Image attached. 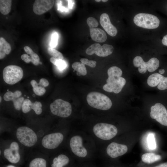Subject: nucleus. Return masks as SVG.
<instances>
[{
	"label": "nucleus",
	"instance_id": "nucleus-35",
	"mask_svg": "<svg viewBox=\"0 0 167 167\" xmlns=\"http://www.w3.org/2000/svg\"><path fill=\"white\" fill-rule=\"evenodd\" d=\"M58 35L57 32L54 33L51 36L50 45L51 48L55 47L58 44Z\"/></svg>",
	"mask_w": 167,
	"mask_h": 167
},
{
	"label": "nucleus",
	"instance_id": "nucleus-24",
	"mask_svg": "<svg viewBox=\"0 0 167 167\" xmlns=\"http://www.w3.org/2000/svg\"><path fill=\"white\" fill-rule=\"evenodd\" d=\"M30 83L33 87L34 92L38 96H42L46 92L45 88L39 85L38 84L35 80H32L30 82Z\"/></svg>",
	"mask_w": 167,
	"mask_h": 167
},
{
	"label": "nucleus",
	"instance_id": "nucleus-7",
	"mask_svg": "<svg viewBox=\"0 0 167 167\" xmlns=\"http://www.w3.org/2000/svg\"><path fill=\"white\" fill-rule=\"evenodd\" d=\"M23 76V71L20 67L15 65L6 66L3 71V77L4 81L9 84H15L19 81Z\"/></svg>",
	"mask_w": 167,
	"mask_h": 167
},
{
	"label": "nucleus",
	"instance_id": "nucleus-33",
	"mask_svg": "<svg viewBox=\"0 0 167 167\" xmlns=\"http://www.w3.org/2000/svg\"><path fill=\"white\" fill-rule=\"evenodd\" d=\"M87 23L89 28H96L98 25V23L94 18L89 17L87 19Z\"/></svg>",
	"mask_w": 167,
	"mask_h": 167
},
{
	"label": "nucleus",
	"instance_id": "nucleus-45",
	"mask_svg": "<svg viewBox=\"0 0 167 167\" xmlns=\"http://www.w3.org/2000/svg\"><path fill=\"white\" fill-rule=\"evenodd\" d=\"M0 102H1V100H2V97H1V96H0Z\"/></svg>",
	"mask_w": 167,
	"mask_h": 167
},
{
	"label": "nucleus",
	"instance_id": "nucleus-29",
	"mask_svg": "<svg viewBox=\"0 0 167 167\" xmlns=\"http://www.w3.org/2000/svg\"><path fill=\"white\" fill-rule=\"evenodd\" d=\"M48 52L50 55L56 58L62 60L64 58L61 52L53 48H49Z\"/></svg>",
	"mask_w": 167,
	"mask_h": 167
},
{
	"label": "nucleus",
	"instance_id": "nucleus-12",
	"mask_svg": "<svg viewBox=\"0 0 167 167\" xmlns=\"http://www.w3.org/2000/svg\"><path fill=\"white\" fill-rule=\"evenodd\" d=\"M164 74L155 73L151 75L147 79V84L151 87L157 86V89L161 91L167 90V76L164 75Z\"/></svg>",
	"mask_w": 167,
	"mask_h": 167
},
{
	"label": "nucleus",
	"instance_id": "nucleus-40",
	"mask_svg": "<svg viewBox=\"0 0 167 167\" xmlns=\"http://www.w3.org/2000/svg\"><path fill=\"white\" fill-rule=\"evenodd\" d=\"M165 70L164 69L161 68L158 71V73L161 74H163L165 72Z\"/></svg>",
	"mask_w": 167,
	"mask_h": 167
},
{
	"label": "nucleus",
	"instance_id": "nucleus-10",
	"mask_svg": "<svg viewBox=\"0 0 167 167\" xmlns=\"http://www.w3.org/2000/svg\"><path fill=\"white\" fill-rule=\"evenodd\" d=\"M150 116L161 125L167 126V109L162 103H157L151 107Z\"/></svg>",
	"mask_w": 167,
	"mask_h": 167
},
{
	"label": "nucleus",
	"instance_id": "nucleus-26",
	"mask_svg": "<svg viewBox=\"0 0 167 167\" xmlns=\"http://www.w3.org/2000/svg\"><path fill=\"white\" fill-rule=\"evenodd\" d=\"M50 61L53 64L56 66L60 70H64L67 66L66 62L62 59H57L52 57L50 58Z\"/></svg>",
	"mask_w": 167,
	"mask_h": 167
},
{
	"label": "nucleus",
	"instance_id": "nucleus-14",
	"mask_svg": "<svg viewBox=\"0 0 167 167\" xmlns=\"http://www.w3.org/2000/svg\"><path fill=\"white\" fill-rule=\"evenodd\" d=\"M5 158L10 162L15 164L19 162L20 156L19 152V145L15 142H12L9 148L4 151Z\"/></svg>",
	"mask_w": 167,
	"mask_h": 167
},
{
	"label": "nucleus",
	"instance_id": "nucleus-18",
	"mask_svg": "<svg viewBox=\"0 0 167 167\" xmlns=\"http://www.w3.org/2000/svg\"><path fill=\"white\" fill-rule=\"evenodd\" d=\"M90 31L92 39L95 41L102 43L105 41L107 39L105 32L100 28H90Z\"/></svg>",
	"mask_w": 167,
	"mask_h": 167
},
{
	"label": "nucleus",
	"instance_id": "nucleus-3",
	"mask_svg": "<svg viewBox=\"0 0 167 167\" xmlns=\"http://www.w3.org/2000/svg\"><path fill=\"white\" fill-rule=\"evenodd\" d=\"M86 99L88 103L91 107L101 110H108L112 105V102L108 96L97 92L89 93Z\"/></svg>",
	"mask_w": 167,
	"mask_h": 167
},
{
	"label": "nucleus",
	"instance_id": "nucleus-39",
	"mask_svg": "<svg viewBox=\"0 0 167 167\" xmlns=\"http://www.w3.org/2000/svg\"><path fill=\"white\" fill-rule=\"evenodd\" d=\"M162 42L163 45L167 46V34L163 37L162 40Z\"/></svg>",
	"mask_w": 167,
	"mask_h": 167
},
{
	"label": "nucleus",
	"instance_id": "nucleus-34",
	"mask_svg": "<svg viewBox=\"0 0 167 167\" xmlns=\"http://www.w3.org/2000/svg\"><path fill=\"white\" fill-rule=\"evenodd\" d=\"M16 97L14 92L10 91H8L6 92L3 96L4 99L6 101H13Z\"/></svg>",
	"mask_w": 167,
	"mask_h": 167
},
{
	"label": "nucleus",
	"instance_id": "nucleus-41",
	"mask_svg": "<svg viewBox=\"0 0 167 167\" xmlns=\"http://www.w3.org/2000/svg\"><path fill=\"white\" fill-rule=\"evenodd\" d=\"M105 167H120L118 165H110L106 166Z\"/></svg>",
	"mask_w": 167,
	"mask_h": 167
},
{
	"label": "nucleus",
	"instance_id": "nucleus-31",
	"mask_svg": "<svg viewBox=\"0 0 167 167\" xmlns=\"http://www.w3.org/2000/svg\"><path fill=\"white\" fill-rule=\"evenodd\" d=\"M73 167H98L90 161H86L75 163Z\"/></svg>",
	"mask_w": 167,
	"mask_h": 167
},
{
	"label": "nucleus",
	"instance_id": "nucleus-43",
	"mask_svg": "<svg viewBox=\"0 0 167 167\" xmlns=\"http://www.w3.org/2000/svg\"><path fill=\"white\" fill-rule=\"evenodd\" d=\"M108 0H102V1L103 2H106L107 1H108Z\"/></svg>",
	"mask_w": 167,
	"mask_h": 167
},
{
	"label": "nucleus",
	"instance_id": "nucleus-22",
	"mask_svg": "<svg viewBox=\"0 0 167 167\" xmlns=\"http://www.w3.org/2000/svg\"><path fill=\"white\" fill-rule=\"evenodd\" d=\"M12 1L11 0H0V12L4 15L9 13L11 10Z\"/></svg>",
	"mask_w": 167,
	"mask_h": 167
},
{
	"label": "nucleus",
	"instance_id": "nucleus-5",
	"mask_svg": "<svg viewBox=\"0 0 167 167\" xmlns=\"http://www.w3.org/2000/svg\"><path fill=\"white\" fill-rule=\"evenodd\" d=\"M16 136L21 144L28 147L34 146L38 139L37 135L33 130L25 126L20 127L17 129Z\"/></svg>",
	"mask_w": 167,
	"mask_h": 167
},
{
	"label": "nucleus",
	"instance_id": "nucleus-16",
	"mask_svg": "<svg viewBox=\"0 0 167 167\" xmlns=\"http://www.w3.org/2000/svg\"><path fill=\"white\" fill-rule=\"evenodd\" d=\"M54 1L53 0H35L33 10L36 14L41 15L51 9L53 6Z\"/></svg>",
	"mask_w": 167,
	"mask_h": 167
},
{
	"label": "nucleus",
	"instance_id": "nucleus-6",
	"mask_svg": "<svg viewBox=\"0 0 167 167\" xmlns=\"http://www.w3.org/2000/svg\"><path fill=\"white\" fill-rule=\"evenodd\" d=\"M50 109L53 114L63 118L69 117L72 112L70 103L60 99H56L51 104Z\"/></svg>",
	"mask_w": 167,
	"mask_h": 167
},
{
	"label": "nucleus",
	"instance_id": "nucleus-8",
	"mask_svg": "<svg viewBox=\"0 0 167 167\" xmlns=\"http://www.w3.org/2000/svg\"><path fill=\"white\" fill-rule=\"evenodd\" d=\"M133 64L135 67H138V71L140 73L144 74L147 70L150 72L156 70L159 67L160 61L157 58H152L146 62L141 57L138 56L133 59Z\"/></svg>",
	"mask_w": 167,
	"mask_h": 167
},
{
	"label": "nucleus",
	"instance_id": "nucleus-27",
	"mask_svg": "<svg viewBox=\"0 0 167 167\" xmlns=\"http://www.w3.org/2000/svg\"><path fill=\"white\" fill-rule=\"evenodd\" d=\"M147 141L149 148L151 150L156 148V143L154 135L153 133H149L147 137Z\"/></svg>",
	"mask_w": 167,
	"mask_h": 167
},
{
	"label": "nucleus",
	"instance_id": "nucleus-30",
	"mask_svg": "<svg viewBox=\"0 0 167 167\" xmlns=\"http://www.w3.org/2000/svg\"><path fill=\"white\" fill-rule=\"evenodd\" d=\"M24 101V98L23 97H19L14 99L12 101L15 109L19 110L22 107Z\"/></svg>",
	"mask_w": 167,
	"mask_h": 167
},
{
	"label": "nucleus",
	"instance_id": "nucleus-38",
	"mask_svg": "<svg viewBox=\"0 0 167 167\" xmlns=\"http://www.w3.org/2000/svg\"><path fill=\"white\" fill-rule=\"evenodd\" d=\"M152 167H167V162L159 164Z\"/></svg>",
	"mask_w": 167,
	"mask_h": 167
},
{
	"label": "nucleus",
	"instance_id": "nucleus-23",
	"mask_svg": "<svg viewBox=\"0 0 167 167\" xmlns=\"http://www.w3.org/2000/svg\"><path fill=\"white\" fill-rule=\"evenodd\" d=\"M25 52L30 55L31 60V62L35 65H38L40 63V59L39 56L34 53L32 49L28 46H25L24 47Z\"/></svg>",
	"mask_w": 167,
	"mask_h": 167
},
{
	"label": "nucleus",
	"instance_id": "nucleus-11",
	"mask_svg": "<svg viewBox=\"0 0 167 167\" xmlns=\"http://www.w3.org/2000/svg\"><path fill=\"white\" fill-rule=\"evenodd\" d=\"M113 47L111 45L104 44L101 46L99 43L92 45L86 50V53L89 55L95 54L101 57H106L113 53Z\"/></svg>",
	"mask_w": 167,
	"mask_h": 167
},
{
	"label": "nucleus",
	"instance_id": "nucleus-4",
	"mask_svg": "<svg viewBox=\"0 0 167 167\" xmlns=\"http://www.w3.org/2000/svg\"><path fill=\"white\" fill-rule=\"evenodd\" d=\"M133 21L137 26L149 29L157 28L160 23L159 19L156 16L145 13H140L136 15Z\"/></svg>",
	"mask_w": 167,
	"mask_h": 167
},
{
	"label": "nucleus",
	"instance_id": "nucleus-28",
	"mask_svg": "<svg viewBox=\"0 0 167 167\" xmlns=\"http://www.w3.org/2000/svg\"><path fill=\"white\" fill-rule=\"evenodd\" d=\"M30 106L31 109H32L34 110L36 114L39 115L41 113L42 105L40 102L36 101L33 103L31 102Z\"/></svg>",
	"mask_w": 167,
	"mask_h": 167
},
{
	"label": "nucleus",
	"instance_id": "nucleus-17",
	"mask_svg": "<svg viewBox=\"0 0 167 167\" xmlns=\"http://www.w3.org/2000/svg\"><path fill=\"white\" fill-rule=\"evenodd\" d=\"M100 22L101 26L108 34L112 36L116 35L117 30L111 24L109 16L107 14L104 13L101 15Z\"/></svg>",
	"mask_w": 167,
	"mask_h": 167
},
{
	"label": "nucleus",
	"instance_id": "nucleus-1",
	"mask_svg": "<svg viewBox=\"0 0 167 167\" xmlns=\"http://www.w3.org/2000/svg\"><path fill=\"white\" fill-rule=\"evenodd\" d=\"M72 133L69 141L72 157L79 162L90 161L93 159L98 150L92 136L84 129L75 130Z\"/></svg>",
	"mask_w": 167,
	"mask_h": 167
},
{
	"label": "nucleus",
	"instance_id": "nucleus-32",
	"mask_svg": "<svg viewBox=\"0 0 167 167\" xmlns=\"http://www.w3.org/2000/svg\"><path fill=\"white\" fill-rule=\"evenodd\" d=\"M31 101L28 99H25L24 100L22 106V110L23 113H27L30 111L31 108L30 105Z\"/></svg>",
	"mask_w": 167,
	"mask_h": 167
},
{
	"label": "nucleus",
	"instance_id": "nucleus-9",
	"mask_svg": "<svg viewBox=\"0 0 167 167\" xmlns=\"http://www.w3.org/2000/svg\"><path fill=\"white\" fill-rule=\"evenodd\" d=\"M64 138L63 133L60 132L49 134L43 137L41 141L42 144L46 149H54L61 144Z\"/></svg>",
	"mask_w": 167,
	"mask_h": 167
},
{
	"label": "nucleus",
	"instance_id": "nucleus-2",
	"mask_svg": "<svg viewBox=\"0 0 167 167\" xmlns=\"http://www.w3.org/2000/svg\"><path fill=\"white\" fill-rule=\"evenodd\" d=\"M122 73L121 69L117 66L109 68L107 71L108 77L106 80L107 83L103 86V89L116 94L120 92L126 83L125 79L121 77Z\"/></svg>",
	"mask_w": 167,
	"mask_h": 167
},
{
	"label": "nucleus",
	"instance_id": "nucleus-42",
	"mask_svg": "<svg viewBox=\"0 0 167 167\" xmlns=\"http://www.w3.org/2000/svg\"><path fill=\"white\" fill-rule=\"evenodd\" d=\"M7 167H15L12 165H9L7 166Z\"/></svg>",
	"mask_w": 167,
	"mask_h": 167
},
{
	"label": "nucleus",
	"instance_id": "nucleus-25",
	"mask_svg": "<svg viewBox=\"0 0 167 167\" xmlns=\"http://www.w3.org/2000/svg\"><path fill=\"white\" fill-rule=\"evenodd\" d=\"M29 167H46V161L44 159L36 158L30 162Z\"/></svg>",
	"mask_w": 167,
	"mask_h": 167
},
{
	"label": "nucleus",
	"instance_id": "nucleus-44",
	"mask_svg": "<svg viewBox=\"0 0 167 167\" xmlns=\"http://www.w3.org/2000/svg\"><path fill=\"white\" fill-rule=\"evenodd\" d=\"M95 1L96 2H100L101 1V0H95Z\"/></svg>",
	"mask_w": 167,
	"mask_h": 167
},
{
	"label": "nucleus",
	"instance_id": "nucleus-13",
	"mask_svg": "<svg viewBox=\"0 0 167 167\" xmlns=\"http://www.w3.org/2000/svg\"><path fill=\"white\" fill-rule=\"evenodd\" d=\"M127 150L126 145L113 142L107 146L105 151L109 157L115 159L125 154Z\"/></svg>",
	"mask_w": 167,
	"mask_h": 167
},
{
	"label": "nucleus",
	"instance_id": "nucleus-21",
	"mask_svg": "<svg viewBox=\"0 0 167 167\" xmlns=\"http://www.w3.org/2000/svg\"><path fill=\"white\" fill-rule=\"evenodd\" d=\"M72 67L74 71H77L76 75L78 76H84L86 75L87 71L84 64L81 62H75L72 65Z\"/></svg>",
	"mask_w": 167,
	"mask_h": 167
},
{
	"label": "nucleus",
	"instance_id": "nucleus-36",
	"mask_svg": "<svg viewBox=\"0 0 167 167\" xmlns=\"http://www.w3.org/2000/svg\"><path fill=\"white\" fill-rule=\"evenodd\" d=\"M81 62L84 64L87 65L92 67H95L96 65V62L93 60H89L86 58H82L80 59Z\"/></svg>",
	"mask_w": 167,
	"mask_h": 167
},
{
	"label": "nucleus",
	"instance_id": "nucleus-19",
	"mask_svg": "<svg viewBox=\"0 0 167 167\" xmlns=\"http://www.w3.org/2000/svg\"><path fill=\"white\" fill-rule=\"evenodd\" d=\"M162 159L161 155L153 153L143 154L141 156V160L144 164L151 165L161 161Z\"/></svg>",
	"mask_w": 167,
	"mask_h": 167
},
{
	"label": "nucleus",
	"instance_id": "nucleus-37",
	"mask_svg": "<svg viewBox=\"0 0 167 167\" xmlns=\"http://www.w3.org/2000/svg\"><path fill=\"white\" fill-rule=\"evenodd\" d=\"M38 84L44 88L49 85V82L46 79L44 78H41L40 79Z\"/></svg>",
	"mask_w": 167,
	"mask_h": 167
},
{
	"label": "nucleus",
	"instance_id": "nucleus-15",
	"mask_svg": "<svg viewBox=\"0 0 167 167\" xmlns=\"http://www.w3.org/2000/svg\"><path fill=\"white\" fill-rule=\"evenodd\" d=\"M75 161L73 157L60 154L53 159L51 167H73Z\"/></svg>",
	"mask_w": 167,
	"mask_h": 167
},
{
	"label": "nucleus",
	"instance_id": "nucleus-20",
	"mask_svg": "<svg viewBox=\"0 0 167 167\" xmlns=\"http://www.w3.org/2000/svg\"><path fill=\"white\" fill-rule=\"evenodd\" d=\"M11 51L10 44L4 38H0V59L3 58L6 55L9 54Z\"/></svg>",
	"mask_w": 167,
	"mask_h": 167
}]
</instances>
